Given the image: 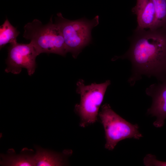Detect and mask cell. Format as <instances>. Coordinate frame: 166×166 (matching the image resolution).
<instances>
[{
  "label": "cell",
  "instance_id": "cell-1",
  "mask_svg": "<svg viewBox=\"0 0 166 166\" xmlns=\"http://www.w3.org/2000/svg\"><path fill=\"white\" fill-rule=\"evenodd\" d=\"M130 47L122 56L131 62L133 85L142 75L166 80V29L136 30Z\"/></svg>",
  "mask_w": 166,
  "mask_h": 166
},
{
  "label": "cell",
  "instance_id": "cell-2",
  "mask_svg": "<svg viewBox=\"0 0 166 166\" xmlns=\"http://www.w3.org/2000/svg\"><path fill=\"white\" fill-rule=\"evenodd\" d=\"M51 16L47 24L34 19L24 27L23 37L30 40L39 54L53 53L65 56L67 52L62 34Z\"/></svg>",
  "mask_w": 166,
  "mask_h": 166
},
{
  "label": "cell",
  "instance_id": "cell-3",
  "mask_svg": "<svg viewBox=\"0 0 166 166\" xmlns=\"http://www.w3.org/2000/svg\"><path fill=\"white\" fill-rule=\"evenodd\" d=\"M99 22L98 15L90 20L84 18L70 20L59 13L55 18V23L62 34L67 53H71L76 58L82 49L90 43L91 30Z\"/></svg>",
  "mask_w": 166,
  "mask_h": 166
},
{
  "label": "cell",
  "instance_id": "cell-4",
  "mask_svg": "<svg viewBox=\"0 0 166 166\" xmlns=\"http://www.w3.org/2000/svg\"><path fill=\"white\" fill-rule=\"evenodd\" d=\"M110 81L86 85L82 79L77 83V92L80 95V101L75 107V111L80 119V126L85 127L95 122L100 107Z\"/></svg>",
  "mask_w": 166,
  "mask_h": 166
},
{
  "label": "cell",
  "instance_id": "cell-5",
  "mask_svg": "<svg viewBox=\"0 0 166 166\" xmlns=\"http://www.w3.org/2000/svg\"><path fill=\"white\" fill-rule=\"evenodd\" d=\"M99 116L105 132V148L109 150H113L118 142L123 140L139 139L143 137L137 124H133L122 118L108 104L102 106Z\"/></svg>",
  "mask_w": 166,
  "mask_h": 166
},
{
  "label": "cell",
  "instance_id": "cell-6",
  "mask_svg": "<svg viewBox=\"0 0 166 166\" xmlns=\"http://www.w3.org/2000/svg\"><path fill=\"white\" fill-rule=\"evenodd\" d=\"M39 54L34 46L30 42L27 44L17 42L10 44L6 59V73L18 74L22 68L27 69L29 76L34 73L36 67V58Z\"/></svg>",
  "mask_w": 166,
  "mask_h": 166
},
{
  "label": "cell",
  "instance_id": "cell-7",
  "mask_svg": "<svg viewBox=\"0 0 166 166\" xmlns=\"http://www.w3.org/2000/svg\"><path fill=\"white\" fill-rule=\"evenodd\" d=\"M162 82L152 85L146 90V94L152 99V105L147 113L156 117L153 124L157 128L163 126L166 118V80Z\"/></svg>",
  "mask_w": 166,
  "mask_h": 166
},
{
  "label": "cell",
  "instance_id": "cell-8",
  "mask_svg": "<svg viewBox=\"0 0 166 166\" xmlns=\"http://www.w3.org/2000/svg\"><path fill=\"white\" fill-rule=\"evenodd\" d=\"M132 11L137 17V30H152L155 20V11L153 0H137Z\"/></svg>",
  "mask_w": 166,
  "mask_h": 166
},
{
  "label": "cell",
  "instance_id": "cell-9",
  "mask_svg": "<svg viewBox=\"0 0 166 166\" xmlns=\"http://www.w3.org/2000/svg\"><path fill=\"white\" fill-rule=\"evenodd\" d=\"M36 152L34 158L36 166H59L67 164V156L71 153L70 151L65 150L61 153L56 152L35 146Z\"/></svg>",
  "mask_w": 166,
  "mask_h": 166
},
{
  "label": "cell",
  "instance_id": "cell-10",
  "mask_svg": "<svg viewBox=\"0 0 166 166\" xmlns=\"http://www.w3.org/2000/svg\"><path fill=\"white\" fill-rule=\"evenodd\" d=\"M6 155L1 154L0 165L9 166H36L34 154L32 150L23 148L19 154H15L12 149L8 150Z\"/></svg>",
  "mask_w": 166,
  "mask_h": 166
},
{
  "label": "cell",
  "instance_id": "cell-11",
  "mask_svg": "<svg viewBox=\"0 0 166 166\" xmlns=\"http://www.w3.org/2000/svg\"><path fill=\"white\" fill-rule=\"evenodd\" d=\"M20 32L12 25L7 18L0 27V47L1 49L8 43L17 42Z\"/></svg>",
  "mask_w": 166,
  "mask_h": 166
},
{
  "label": "cell",
  "instance_id": "cell-12",
  "mask_svg": "<svg viewBox=\"0 0 166 166\" xmlns=\"http://www.w3.org/2000/svg\"><path fill=\"white\" fill-rule=\"evenodd\" d=\"M155 11V20L152 30L166 29V0H153Z\"/></svg>",
  "mask_w": 166,
  "mask_h": 166
},
{
  "label": "cell",
  "instance_id": "cell-13",
  "mask_svg": "<svg viewBox=\"0 0 166 166\" xmlns=\"http://www.w3.org/2000/svg\"><path fill=\"white\" fill-rule=\"evenodd\" d=\"M143 161L144 165L147 166H166V161L159 160L156 159L155 156L151 154L147 155Z\"/></svg>",
  "mask_w": 166,
  "mask_h": 166
}]
</instances>
